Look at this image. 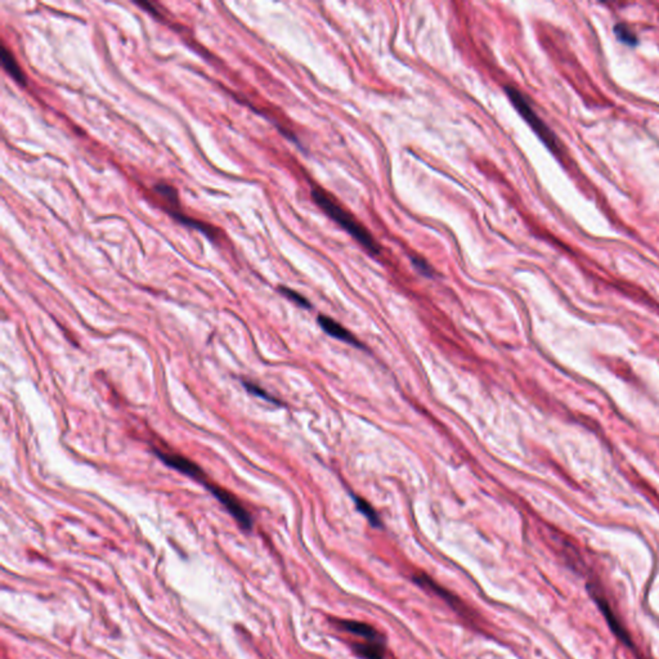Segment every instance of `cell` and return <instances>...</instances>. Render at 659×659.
<instances>
[{
    "label": "cell",
    "instance_id": "cell-9",
    "mask_svg": "<svg viewBox=\"0 0 659 659\" xmlns=\"http://www.w3.org/2000/svg\"><path fill=\"white\" fill-rule=\"evenodd\" d=\"M354 504H356V506H357V509H358L360 514L365 515L366 519L370 521V524L372 527H381V520H380L379 514L376 512V510L371 506L369 501H366L365 499H360L358 496H354Z\"/></svg>",
    "mask_w": 659,
    "mask_h": 659
},
{
    "label": "cell",
    "instance_id": "cell-3",
    "mask_svg": "<svg viewBox=\"0 0 659 659\" xmlns=\"http://www.w3.org/2000/svg\"><path fill=\"white\" fill-rule=\"evenodd\" d=\"M201 483H202V484L208 488V490H210V492L215 496V499H218L220 504L227 509V511L230 512V515L240 524L241 528H244L245 530H251V527H252V519H251V517H250L249 511L241 505V502L239 499H236L228 490H223V488H220V487L215 486V484H210L209 482L206 479L202 480Z\"/></svg>",
    "mask_w": 659,
    "mask_h": 659
},
{
    "label": "cell",
    "instance_id": "cell-2",
    "mask_svg": "<svg viewBox=\"0 0 659 659\" xmlns=\"http://www.w3.org/2000/svg\"><path fill=\"white\" fill-rule=\"evenodd\" d=\"M505 91H506L509 100H511L514 109L518 111L520 116L528 122L530 128L534 130V133L539 136V140H542L549 147L550 150L554 151V152L559 150V144H558V140L555 138L554 133L549 129V127L543 121L541 120V118L532 109L530 102L521 94V91L517 88H514V87H511V85H506Z\"/></svg>",
    "mask_w": 659,
    "mask_h": 659
},
{
    "label": "cell",
    "instance_id": "cell-1",
    "mask_svg": "<svg viewBox=\"0 0 659 659\" xmlns=\"http://www.w3.org/2000/svg\"><path fill=\"white\" fill-rule=\"evenodd\" d=\"M310 195L313 201L316 202V205L329 217L330 219L334 220L343 230H347V233H349L363 249L370 252L371 255H379L381 251L380 245L374 239V236L371 235L369 230L365 228L360 222L350 214L349 211H347L340 205L338 201L332 199L326 191L314 187L312 188Z\"/></svg>",
    "mask_w": 659,
    "mask_h": 659
},
{
    "label": "cell",
    "instance_id": "cell-8",
    "mask_svg": "<svg viewBox=\"0 0 659 659\" xmlns=\"http://www.w3.org/2000/svg\"><path fill=\"white\" fill-rule=\"evenodd\" d=\"M1 62L3 67L10 74V76L17 81L21 85H26V76L23 71L21 70L20 65L14 58V56L10 53V50L6 47H1Z\"/></svg>",
    "mask_w": 659,
    "mask_h": 659
},
{
    "label": "cell",
    "instance_id": "cell-6",
    "mask_svg": "<svg viewBox=\"0 0 659 659\" xmlns=\"http://www.w3.org/2000/svg\"><path fill=\"white\" fill-rule=\"evenodd\" d=\"M318 322H320L322 330L325 332H327L330 336L341 340V341H345V343L352 344L354 347H360V341L354 338V335L350 331H348L345 327H343L339 322H336V321H334L330 317H326V316H320Z\"/></svg>",
    "mask_w": 659,
    "mask_h": 659
},
{
    "label": "cell",
    "instance_id": "cell-10",
    "mask_svg": "<svg viewBox=\"0 0 659 659\" xmlns=\"http://www.w3.org/2000/svg\"><path fill=\"white\" fill-rule=\"evenodd\" d=\"M614 34L618 38L619 41L627 45H636L638 44V36L634 34V31L629 29L626 23H617L614 26Z\"/></svg>",
    "mask_w": 659,
    "mask_h": 659
},
{
    "label": "cell",
    "instance_id": "cell-7",
    "mask_svg": "<svg viewBox=\"0 0 659 659\" xmlns=\"http://www.w3.org/2000/svg\"><path fill=\"white\" fill-rule=\"evenodd\" d=\"M353 651L360 659H384L387 650L384 641H366L353 645Z\"/></svg>",
    "mask_w": 659,
    "mask_h": 659
},
{
    "label": "cell",
    "instance_id": "cell-12",
    "mask_svg": "<svg viewBox=\"0 0 659 659\" xmlns=\"http://www.w3.org/2000/svg\"><path fill=\"white\" fill-rule=\"evenodd\" d=\"M280 291L282 292V295H285L288 299L294 301L295 304H298L299 307H303V308H310V303L308 300L305 299L303 295H300L299 292L294 291V290L289 289V288H280Z\"/></svg>",
    "mask_w": 659,
    "mask_h": 659
},
{
    "label": "cell",
    "instance_id": "cell-11",
    "mask_svg": "<svg viewBox=\"0 0 659 659\" xmlns=\"http://www.w3.org/2000/svg\"><path fill=\"white\" fill-rule=\"evenodd\" d=\"M155 191L160 195L161 197H164L165 200L170 202L171 205H177V206H178V204H180L178 192H177V190H175L174 187H171V186L166 184V183H159V184L155 186Z\"/></svg>",
    "mask_w": 659,
    "mask_h": 659
},
{
    "label": "cell",
    "instance_id": "cell-5",
    "mask_svg": "<svg viewBox=\"0 0 659 659\" xmlns=\"http://www.w3.org/2000/svg\"><path fill=\"white\" fill-rule=\"evenodd\" d=\"M340 629L349 632L352 635L363 638L366 641H384V638L380 635L379 631L374 629L369 623L360 620H350V619H336L334 620Z\"/></svg>",
    "mask_w": 659,
    "mask_h": 659
},
{
    "label": "cell",
    "instance_id": "cell-14",
    "mask_svg": "<svg viewBox=\"0 0 659 659\" xmlns=\"http://www.w3.org/2000/svg\"><path fill=\"white\" fill-rule=\"evenodd\" d=\"M244 387H245V389L249 390L250 393L254 394V396H258V397L263 398V400L276 402L273 398H270V394H267V393L261 389V388H259L258 385H255V384H252V382H250V381H244Z\"/></svg>",
    "mask_w": 659,
    "mask_h": 659
},
{
    "label": "cell",
    "instance_id": "cell-4",
    "mask_svg": "<svg viewBox=\"0 0 659 659\" xmlns=\"http://www.w3.org/2000/svg\"><path fill=\"white\" fill-rule=\"evenodd\" d=\"M156 455L168 466L178 470L182 474H186V475H188V477L197 480V482H200L201 479L205 478V474L202 473V470L195 462H192L191 460L180 456L177 453L174 455V453H166V452H160V451H156Z\"/></svg>",
    "mask_w": 659,
    "mask_h": 659
},
{
    "label": "cell",
    "instance_id": "cell-13",
    "mask_svg": "<svg viewBox=\"0 0 659 659\" xmlns=\"http://www.w3.org/2000/svg\"><path fill=\"white\" fill-rule=\"evenodd\" d=\"M412 264H413V267L419 270L421 274H424L425 277H434V276H435V270H433V267L430 266L426 260L419 258V257H413V258H412Z\"/></svg>",
    "mask_w": 659,
    "mask_h": 659
}]
</instances>
